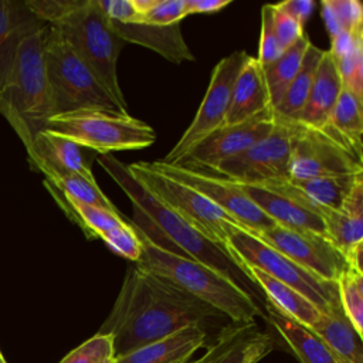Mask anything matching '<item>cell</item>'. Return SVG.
I'll use <instances>...</instances> for the list:
<instances>
[{"label": "cell", "mask_w": 363, "mask_h": 363, "mask_svg": "<svg viewBox=\"0 0 363 363\" xmlns=\"http://www.w3.org/2000/svg\"><path fill=\"white\" fill-rule=\"evenodd\" d=\"M238 184L254 204L277 225L325 235V224L319 206L301 193L289 179L265 184Z\"/></svg>", "instance_id": "cell-16"}, {"label": "cell", "mask_w": 363, "mask_h": 363, "mask_svg": "<svg viewBox=\"0 0 363 363\" xmlns=\"http://www.w3.org/2000/svg\"><path fill=\"white\" fill-rule=\"evenodd\" d=\"M27 162L35 172L75 173L88 179H95L88 149L51 130H40L31 145L26 149Z\"/></svg>", "instance_id": "cell-17"}, {"label": "cell", "mask_w": 363, "mask_h": 363, "mask_svg": "<svg viewBox=\"0 0 363 363\" xmlns=\"http://www.w3.org/2000/svg\"><path fill=\"white\" fill-rule=\"evenodd\" d=\"M204 326L190 325L160 340L115 357V363H186L204 346Z\"/></svg>", "instance_id": "cell-24"}, {"label": "cell", "mask_w": 363, "mask_h": 363, "mask_svg": "<svg viewBox=\"0 0 363 363\" xmlns=\"http://www.w3.org/2000/svg\"><path fill=\"white\" fill-rule=\"evenodd\" d=\"M55 200L64 214L75 223L88 240H101L109 230L125 223L119 211H109L102 207L88 204L72 197L64 196L60 191L45 187Z\"/></svg>", "instance_id": "cell-28"}, {"label": "cell", "mask_w": 363, "mask_h": 363, "mask_svg": "<svg viewBox=\"0 0 363 363\" xmlns=\"http://www.w3.org/2000/svg\"><path fill=\"white\" fill-rule=\"evenodd\" d=\"M326 238L345 255L363 242V180H359L340 208L319 206Z\"/></svg>", "instance_id": "cell-22"}, {"label": "cell", "mask_w": 363, "mask_h": 363, "mask_svg": "<svg viewBox=\"0 0 363 363\" xmlns=\"http://www.w3.org/2000/svg\"><path fill=\"white\" fill-rule=\"evenodd\" d=\"M265 311L271 325L301 363H343L308 326L289 318L268 301H265Z\"/></svg>", "instance_id": "cell-26"}, {"label": "cell", "mask_w": 363, "mask_h": 363, "mask_svg": "<svg viewBox=\"0 0 363 363\" xmlns=\"http://www.w3.org/2000/svg\"><path fill=\"white\" fill-rule=\"evenodd\" d=\"M250 55L240 50L221 58L213 68L208 88L189 128L166 155L164 163L174 164L211 132L221 128L230 108L234 81Z\"/></svg>", "instance_id": "cell-12"}, {"label": "cell", "mask_w": 363, "mask_h": 363, "mask_svg": "<svg viewBox=\"0 0 363 363\" xmlns=\"http://www.w3.org/2000/svg\"><path fill=\"white\" fill-rule=\"evenodd\" d=\"M44 60L54 115L81 109L122 112L94 71L51 26L45 34Z\"/></svg>", "instance_id": "cell-6"}, {"label": "cell", "mask_w": 363, "mask_h": 363, "mask_svg": "<svg viewBox=\"0 0 363 363\" xmlns=\"http://www.w3.org/2000/svg\"><path fill=\"white\" fill-rule=\"evenodd\" d=\"M44 187L54 189L64 196L75 200L102 207L109 211H118L112 201L98 187L95 179H88L75 173H55L43 172Z\"/></svg>", "instance_id": "cell-32"}, {"label": "cell", "mask_w": 363, "mask_h": 363, "mask_svg": "<svg viewBox=\"0 0 363 363\" xmlns=\"http://www.w3.org/2000/svg\"><path fill=\"white\" fill-rule=\"evenodd\" d=\"M44 26L26 0H0V91L11 72L21 43Z\"/></svg>", "instance_id": "cell-20"}, {"label": "cell", "mask_w": 363, "mask_h": 363, "mask_svg": "<svg viewBox=\"0 0 363 363\" xmlns=\"http://www.w3.org/2000/svg\"><path fill=\"white\" fill-rule=\"evenodd\" d=\"M224 318L167 279L133 262L98 333L112 339L113 357L128 354L186 326Z\"/></svg>", "instance_id": "cell-1"}, {"label": "cell", "mask_w": 363, "mask_h": 363, "mask_svg": "<svg viewBox=\"0 0 363 363\" xmlns=\"http://www.w3.org/2000/svg\"><path fill=\"white\" fill-rule=\"evenodd\" d=\"M275 122L277 116L274 109H268L245 122L223 125L197 143L174 164L211 174L221 162L242 153L264 139L274 129Z\"/></svg>", "instance_id": "cell-14"}, {"label": "cell", "mask_w": 363, "mask_h": 363, "mask_svg": "<svg viewBox=\"0 0 363 363\" xmlns=\"http://www.w3.org/2000/svg\"><path fill=\"white\" fill-rule=\"evenodd\" d=\"M230 3L231 0H187V14L217 13Z\"/></svg>", "instance_id": "cell-44"}, {"label": "cell", "mask_w": 363, "mask_h": 363, "mask_svg": "<svg viewBox=\"0 0 363 363\" xmlns=\"http://www.w3.org/2000/svg\"><path fill=\"white\" fill-rule=\"evenodd\" d=\"M28 9L54 27L94 71L119 109L128 105L118 81V57L123 41L111 30L96 0H26Z\"/></svg>", "instance_id": "cell-3"}, {"label": "cell", "mask_w": 363, "mask_h": 363, "mask_svg": "<svg viewBox=\"0 0 363 363\" xmlns=\"http://www.w3.org/2000/svg\"><path fill=\"white\" fill-rule=\"evenodd\" d=\"M343 313L363 336V271L347 267L336 281Z\"/></svg>", "instance_id": "cell-35"}, {"label": "cell", "mask_w": 363, "mask_h": 363, "mask_svg": "<svg viewBox=\"0 0 363 363\" xmlns=\"http://www.w3.org/2000/svg\"><path fill=\"white\" fill-rule=\"evenodd\" d=\"M106 21L111 30L123 43H135L138 45L146 47L174 64L194 61V55L182 34L180 24L155 26L139 20Z\"/></svg>", "instance_id": "cell-19"}, {"label": "cell", "mask_w": 363, "mask_h": 363, "mask_svg": "<svg viewBox=\"0 0 363 363\" xmlns=\"http://www.w3.org/2000/svg\"><path fill=\"white\" fill-rule=\"evenodd\" d=\"M133 227L142 241V257L136 262L138 265L214 308L233 323H251L262 313L251 294L230 277L160 247L138 225L133 224Z\"/></svg>", "instance_id": "cell-4"}, {"label": "cell", "mask_w": 363, "mask_h": 363, "mask_svg": "<svg viewBox=\"0 0 363 363\" xmlns=\"http://www.w3.org/2000/svg\"><path fill=\"white\" fill-rule=\"evenodd\" d=\"M285 13L301 21L302 24L311 17L315 3L312 0H285L281 3H277Z\"/></svg>", "instance_id": "cell-43"}, {"label": "cell", "mask_w": 363, "mask_h": 363, "mask_svg": "<svg viewBox=\"0 0 363 363\" xmlns=\"http://www.w3.org/2000/svg\"><path fill=\"white\" fill-rule=\"evenodd\" d=\"M47 28L45 24L21 43L0 91V113L26 149L54 115L44 60Z\"/></svg>", "instance_id": "cell-5"}, {"label": "cell", "mask_w": 363, "mask_h": 363, "mask_svg": "<svg viewBox=\"0 0 363 363\" xmlns=\"http://www.w3.org/2000/svg\"><path fill=\"white\" fill-rule=\"evenodd\" d=\"M289 160V179L362 173V152L329 125L311 128L298 121Z\"/></svg>", "instance_id": "cell-10"}, {"label": "cell", "mask_w": 363, "mask_h": 363, "mask_svg": "<svg viewBox=\"0 0 363 363\" xmlns=\"http://www.w3.org/2000/svg\"><path fill=\"white\" fill-rule=\"evenodd\" d=\"M245 277L257 284L265 294L267 301L296 322L311 328L320 316V311L303 295L291 286L277 281L255 267H244Z\"/></svg>", "instance_id": "cell-27"}, {"label": "cell", "mask_w": 363, "mask_h": 363, "mask_svg": "<svg viewBox=\"0 0 363 363\" xmlns=\"http://www.w3.org/2000/svg\"><path fill=\"white\" fill-rule=\"evenodd\" d=\"M322 54H323V50L318 48L316 45L311 44L308 47L296 75L289 82L279 104L274 108V112L278 116L285 119H292V121H295L299 116V113L302 112L306 104V99L312 86V81L315 77V71L318 68Z\"/></svg>", "instance_id": "cell-29"}, {"label": "cell", "mask_w": 363, "mask_h": 363, "mask_svg": "<svg viewBox=\"0 0 363 363\" xmlns=\"http://www.w3.org/2000/svg\"><path fill=\"white\" fill-rule=\"evenodd\" d=\"M363 99L354 96L346 88L342 86L339 98L330 113L328 125L346 139L353 147L362 152V135H363Z\"/></svg>", "instance_id": "cell-33"}, {"label": "cell", "mask_w": 363, "mask_h": 363, "mask_svg": "<svg viewBox=\"0 0 363 363\" xmlns=\"http://www.w3.org/2000/svg\"><path fill=\"white\" fill-rule=\"evenodd\" d=\"M250 234L325 281L336 282L349 267L345 255L325 235L316 233L289 230L275 224Z\"/></svg>", "instance_id": "cell-15"}, {"label": "cell", "mask_w": 363, "mask_h": 363, "mask_svg": "<svg viewBox=\"0 0 363 363\" xmlns=\"http://www.w3.org/2000/svg\"><path fill=\"white\" fill-rule=\"evenodd\" d=\"M44 129L101 155L140 150L156 140V132L150 125L116 111L81 109L54 115Z\"/></svg>", "instance_id": "cell-7"}, {"label": "cell", "mask_w": 363, "mask_h": 363, "mask_svg": "<svg viewBox=\"0 0 363 363\" xmlns=\"http://www.w3.org/2000/svg\"><path fill=\"white\" fill-rule=\"evenodd\" d=\"M108 357H113L112 339L96 333L64 356L60 363H101Z\"/></svg>", "instance_id": "cell-38"}, {"label": "cell", "mask_w": 363, "mask_h": 363, "mask_svg": "<svg viewBox=\"0 0 363 363\" xmlns=\"http://www.w3.org/2000/svg\"><path fill=\"white\" fill-rule=\"evenodd\" d=\"M115 254L138 262L142 257V241L133 227V224L128 220L119 224L118 227L109 230L101 238Z\"/></svg>", "instance_id": "cell-37"}, {"label": "cell", "mask_w": 363, "mask_h": 363, "mask_svg": "<svg viewBox=\"0 0 363 363\" xmlns=\"http://www.w3.org/2000/svg\"><path fill=\"white\" fill-rule=\"evenodd\" d=\"M311 40L306 34H303L295 44L286 48L282 55L268 65H261L265 77V84L268 89L269 104L274 109L279 101L282 99L289 82L296 75L303 55L311 45Z\"/></svg>", "instance_id": "cell-30"}, {"label": "cell", "mask_w": 363, "mask_h": 363, "mask_svg": "<svg viewBox=\"0 0 363 363\" xmlns=\"http://www.w3.org/2000/svg\"><path fill=\"white\" fill-rule=\"evenodd\" d=\"M268 109L272 108L262 67L257 57L250 55L234 81L224 125L245 122Z\"/></svg>", "instance_id": "cell-21"}, {"label": "cell", "mask_w": 363, "mask_h": 363, "mask_svg": "<svg viewBox=\"0 0 363 363\" xmlns=\"http://www.w3.org/2000/svg\"><path fill=\"white\" fill-rule=\"evenodd\" d=\"M284 51L274 31L272 7L271 4H264L261 9V35L257 60L261 65H268L278 60Z\"/></svg>", "instance_id": "cell-39"}, {"label": "cell", "mask_w": 363, "mask_h": 363, "mask_svg": "<svg viewBox=\"0 0 363 363\" xmlns=\"http://www.w3.org/2000/svg\"><path fill=\"white\" fill-rule=\"evenodd\" d=\"M0 363H7V362H6V359H4V357H3V354H1V352H0Z\"/></svg>", "instance_id": "cell-46"}, {"label": "cell", "mask_w": 363, "mask_h": 363, "mask_svg": "<svg viewBox=\"0 0 363 363\" xmlns=\"http://www.w3.org/2000/svg\"><path fill=\"white\" fill-rule=\"evenodd\" d=\"M186 363H196V360H193V359H191V360H189V362H186Z\"/></svg>", "instance_id": "cell-47"}, {"label": "cell", "mask_w": 363, "mask_h": 363, "mask_svg": "<svg viewBox=\"0 0 363 363\" xmlns=\"http://www.w3.org/2000/svg\"><path fill=\"white\" fill-rule=\"evenodd\" d=\"M272 7V24L275 35L284 50L295 44L305 33L303 24L285 13L278 4H271Z\"/></svg>", "instance_id": "cell-41"}, {"label": "cell", "mask_w": 363, "mask_h": 363, "mask_svg": "<svg viewBox=\"0 0 363 363\" xmlns=\"http://www.w3.org/2000/svg\"><path fill=\"white\" fill-rule=\"evenodd\" d=\"M149 164L157 173L199 191L248 233H259L275 225V223L254 204L241 186L233 180L177 164H169L163 160L149 162Z\"/></svg>", "instance_id": "cell-13"}, {"label": "cell", "mask_w": 363, "mask_h": 363, "mask_svg": "<svg viewBox=\"0 0 363 363\" xmlns=\"http://www.w3.org/2000/svg\"><path fill=\"white\" fill-rule=\"evenodd\" d=\"M342 86L337 65L330 51L323 50L306 104L295 121L311 128H323L328 125Z\"/></svg>", "instance_id": "cell-23"}, {"label": "cell", "mask_w": 363, "mask_h": 363, "mask_svg": "<svg viewBox=\"0 0 363 363\" xmlns=\"http://www.w3.org/2000/svg\"><path fill=\"white\" fill-rule=\"evenodd\" d=\"M333 60L337 65L343 88L363 99V41L354 44L346 52L333 57Z\"/></svg>", "instance_id": "cell-36"}, {"label": "cell", "mask_w": 363, "mask_h": 363, "mask_svg": "<svg viewBox=\"0 0 363 363\" xmlns=\"http://www.w3.org/2000/svg\"><path fill=\"white\" fill-rule=\"evenodd\" d=\"M96 162L129 197L135 213V221L132 223L150 238L160 235V238L155 241L156 244L206 264L230 277L238 285H241L242 281H250L223 247L207 240L182 217L166 208L146 191L130 174L128 164L115 159L112 155H101Z\"/></svg>", "instance_id": "cell-2"}, {"label": "cell", "mask_w": 363, "mask_h": 363, "mask_svg": "<svg viewBox=\"0 0 363 363\" xmlns=\"http://www.w3.org/2000/svg\"><path fill=\"white\" fill-rule=\"evenodd\" d=\"M101 363H115V357H108V359H105V360L101 362Z\"/></svg>", "instance_id": "cell-45"}, {"label": "cell", "mask_w": 363, "mask_h": 363, "mask_svg": "<svg viewBox=\"0 0 363 363\" xmlns=\"http://www.w3.org/2000/svg\"><path fill=\"white\" fill-rule=\"evenodd\" d=\"M274 129L259 142L221 162L211 174L242 184H265L289 179V160L296 122L275 113Z\"/></svg>", "instance_id": "cell-11"}, {"label": "cell", "mask_w": 363, "mask_h": 363, "mask_svg": "<svg viewBox=\"0 0 363 363\" xmlns=\"http://www.w3.org/2000/svg\"><path fill=\"white\" fill-rule=\"evenodd\" d=\"M289 180L315 204L328 208H340L342 203L345 201L353 186L359 180H363V172L350 174L320 176L303 180Z\"/></svg>", "instance_id": "cell-31"}, {"label": "cell", "mask_w": 363, "mask_h": 363, "mask_svg": "<svg viewBox=\"0 0 363 363\" xmlns=\"http://www.w3.org/2000/svg\"><path fill=\"white\" fill-rule=\"evenodd\" d=\"M187 14V0H156L155 6L139 20L155 26L180 24Z\"/></svg>", "instance_id": "cell-40"}, {"label": "cell", "mask_w": 363, "mask_h": 363, "mask_svg": "<svg viewBox=\"0 0 363 363\" xmlns=\"http://www.w3.org/2000/svg\"><path fill=\"white\" fill-rule=\"evenodd\" d=\"M128 169L159 203L182 217L207 240L224 248L231 225L238 224L218 206L194 189L157 173L150 167L149 162L130 163Z\"/></svg>", "instance_id": "cell-9"}, {"label": "cell", "mask_w": 363, "mask_h": 363, "mask_svg": "<svg viewBox=\"0 0 363 363\" xmlns=\"http://www.w3.org/2000/svg\"><path fill=\"white\" fill-rule=\"evenodd\" d=\"M224 248L241 271L244 267L261 269L298 291L320 312H325L332 303L339 302L336 282L320 279L240 225H231Z\"/></svg>", "instance_id": "cell-8"}, {"label": "cell", "mask_w": 363, "mask_h": 363, "mask_svg": "<svg viewBox=\"0 0 363 363\" xmlns=\"http://www.w3.org/2000/svg\"><path fill=\"white\" fill-rule=\"evenodd\" d=\"M274 349V340L255 322L224 328L196 363H258Z\"/></svg>", "instance_id": "cell-18"}, {"label": "cell", "mask_w": 363, "mask_h": 363, "mask_svg": "<svg viewBox=\"0 0 363 363\" xmlns=\"http://www.w3.org/2000/svg\"><path fill=\"white\" fill-rule=\"evenodd\" d=\"M322 18L330 38L340 33L363 31V7L357 0H323Z\"/></svg>", "instance_id": "cell-34"}, {"label": "cell", "mask_w": 363, "mask_h": 363, "mask_svg": "<svg viewBox=\"0 0 363 363\" xmlns=\"http://www.w3.org/2000/svg\"><path fill=\"white\" fill-rule=\"evenodd\" d=\"M104 17L111 21L138 20V11L132 0H96Z\"/></svg>", "instance_id": "cell-42"}, {"label": "cell", "mask_w": 363, "mask_h": 363, "mask_svg": "<svg viewBox=\"0 0 363 363\" xmlns=\"http://www.w3.org/2000/svg\"><path fill=\"white\" fill-rule=\"evenodd\" d=\"M343 363H363L362 336L342 311L340 302L332 303L309 328Z\"/></svg>", "instance_id": "cell-25"}]
</instances>
